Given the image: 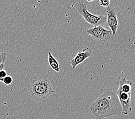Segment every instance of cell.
I'll use <instances>...</instances> for the list:
<instances>
[{
    "label": "cell",
    "instance_id": "6da1fadb",
    "mask_svg": "<svg viewBox=\"0 0 135 119\" xmlns=\"http://www.w3.org/2000/svg\"><path fill=\"white\" fill-rule=\"evenodd\" d=\"M90 112L95 119H105L121 115L123 109L116 93L108 89L92 102Z\"/></svg>",
    "mask_w": 135,
    "mask_h": 119
},
{
    "label": "cell",
    "instance_id": "7a4b0ae2",
    "mask_svg": "<svg viewBox=\"0 0 135 119\" xmlns=\"http://www.w3.org/2000/svg\"><path fill=\"white\" fill-rule=\"evenodd\" d=\"M27 89L31 97L41 103L54 92L51 81L46 77H32Z\"/></svg>",
    "mask_w": 135,
    "mask_h": 119
},
{
    "label": "cell",
    "instance_id": "3957f363",
    "mask_svg": "<svg viewBox=\"0 0 135 119\" xmlns=\"http://www.w3.org/2000/svg\"><path fill=\"white\" fill-rule=\"evenodd\" d=\"M74 9L85 20L94 27L105 25L107 22V17L103 15H95L90 13L87 8L86 3L83 1L76 2L74 4Z\"/></svg>",
    "mask_w": 135,
    "mask_h": 119
},
{
    "label": "cell",
    "instance_id": "277c9868",
    "mask_svg": "<svg viewBox=\"0 0 135 119\" xmlns=\"http://www.w3.org/2000/svg\"><path fill=\"white\" fill-rule=\"evenodd\" d=\"M87 34L91 36L97 41L104 43L106 46H108L111 40L114 37L112 32L110 30L106 29L101 26L95 27L89 29L86 31Z\"/></svg>",
    "mask_w": 135,
    "mask_h": 119
},
{
    "label": "cell",
    "instance_id": "5b68a950",
    "mask_svg": "<svg viewBox=\"0 0 135 119\" xmlns=\"http://www.w3.org/2000/svg\"><path fill=\"white\" fill-rule=\"evenodd\" d=\"M107 13L108 26L110 28V30L112 32L113 36L115 37L118 26L116 9L109 6L107 9Z\"/></svg>",
    "mask_w": 135,
    "mask_h": 119
},
{
    "label": "cell",
    "instance_id": "8992f818",
    "mask_svg": "<svg viewBox=\"0 0 135 119\" xmlns=\"http://www.w3.org/2000/svg\"><path fill=\"white\" fill-rule=\"evenodd\" d=\"M116 94L122 107L123 113L125 115H128L129 111H131L130 107L131 93H125L118 89Z\"/></svg>",
    "mask_w": 135,
    "mask_h": 119
},
{
    "label": "cell",
    "instance_id": "52a82bcc",
    "mask_svg": "<svg viewBox=\"0 0 135 119\" xmlns=\"http://www.w3.org/2000/svg\"><path fill=\"white\" fill-rule=\"evenodd\" d=\"M92 50L89 48H85L82 51H79L76 56L70 60V63L72 66V69H74L79 64L82 63L88 58L92 55Z\"/></svg>",
    "mask_w": 135,
    "mask_h": 119
},
{
    "label": "cell",
    "instance_id": "ba28073f",
    "mask_svg": "<svg viewBox=\"0 0 135 119\" xmlns=\"http://www.w3.org/2000/svg\"><path fill=\"white\" fill-rule=\"evenodd\" d=\"M132 81L125 78L121 79L119 81V90L125 93H131Z\"/></svg>",
    "mask_w": 135,
    "mask_h": 119
},
{
    "label": "cell",
    "instance_id": "9c48e42d",
    "mask_svg": "<svg viewBox=\"0 0 135 119\" xmlns=\"http://www.w3.org/2000/svg\"><path fill=\"white\" fill-rule=\"evenodd\" d=\"M49 55V63L50 67L53 69L54 71H55L57 73L60 72V67L59 64L57 61V60L55 58L51 52H49L48 53Z\"/></svg>",
    "mask_w": 135,
    "mask_h": 119
},
{
    "label": "cell",
    "instance_id": "30bf717a",
    "mask_svg": "<svg viewBox=\"0 0 135 119\" xmlns=\"http://www.w3.org/2000/svg\"><path fill=\"white\" fill-rule=\"evenodd\" d=\"M6 59H7L6 53L4 52H0V65L4 64L6 63Z\"/></svg>",
    "mask_w": 135,
    "mask_h": 119
},
{
    "label": "cell",
    "instance_id": "8fae6325",
    "mask_svg": "<svg viewBox=\"0 0 135 119\" xmlns=\"http://www.w3.org/2000/svg\"><path fill=\"white\" fill-rule=\"evenodd\" d=\"M13 82V78L11 76H6L3 80L2 82L5 85H10Z\"/></svg>",
    "mask_w": 135,
    "mask_h": 119
},
{
    "label": "cell",
    "instance_id": "7c38bea8",
    "mask_svg": "<svg viewBox=\"0 0 135 119\" xmlns=\"http://www.w3.org/2000/svg\"><path fill=\"white\" fill-rule=\"evenodd\" d=\"M99 4L101 6H103L105 8H108L110 5V0H102V1H99Z\"/></svg>",
    "mask_w": 135,
    "mask_h": 119
},
{
    "label": "cell",
    "instance_id": "4fadbf2b",
    "mask_svg": "<svg viewBox=\"0 0 135 119\" xmlns=\"http://www.w3.org/2000/svg\"><path fill=\"white\" fill-rule=\"evenodd\" d=\"M7 76V73L5 70H2L0 71V81L2 82L3 80L5 77Z\"/></svg>",
    "mask_w": 135,
    "mask_h": 119
},
{
    "label": "cell",
    "instance_id": "5bb4252c",
    "mask_svg": "<svg viewBox=\"0 0 135 119\" xmlns=\"http://www.w3.org/2000/svg\"><path fill=\"white\" fill-rule=\"evenodd\" d=\"M4 67H5L4 64H1V65H0V71L4 69Z\"/></svg>",
    "mask_w": 135,
    "mask_h": 119
}]
</instances>
